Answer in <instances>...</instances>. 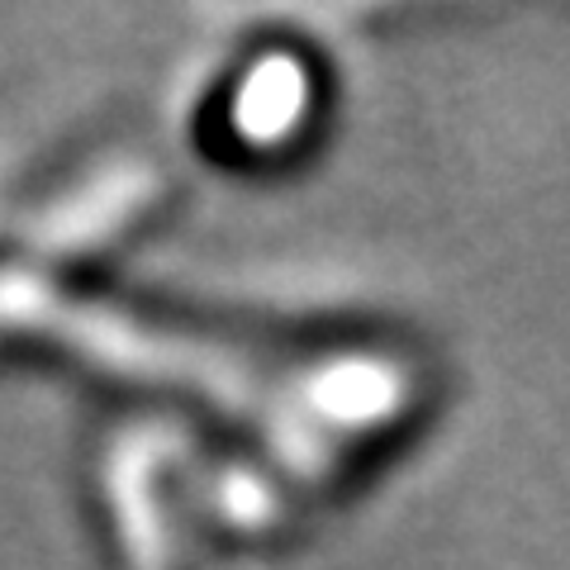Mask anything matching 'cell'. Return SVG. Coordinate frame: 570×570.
I'll return each mask as SVG.
<instances>
[{
  "label": "cell",
  "mask_w": 570,
  "mask_h": 570,
  "mask_svg": "<svg viewBox=\"0 0 570 570\" xmlns=\"http://www.w3.org/2000/svg\"><path fill=\"white\" fill-rule=\"evenodd\" d=\"M333 81L324 58L291 39H257L219 67L195 110V148L219 167L272 171L299 163L328 124Z\"/></svg>",
  "instance_id": "obj_1"
},
{
  "label": "cell",
  "mask_w": 570,
  "mask_h": 570,
  "mask_svg": "<svg viewBox=\"0 0 570 570\" xmlns=\"http://www.w3.org/2000/svg\"><path fill=\"white\" fill-rule=\"evenodd\" d=\"M433 414V385L395 356H337L285 395V448L314 471V485L376 475Z\"/></svg>",
  "instance_id": "obj_2"
}]
</instances>
